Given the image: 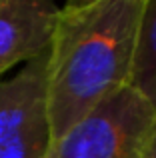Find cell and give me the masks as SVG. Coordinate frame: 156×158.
Here are the masks:
<instances>
[{
  "mask_svg": "<svg viewBox=\"0 0 156 158\" xmlns=\"http://www.w3.org/2000/svg\"><path fill=\"white\" fill-rule=\"evenodd\" d=\"M142 4L82 0L60 6L46 66L52 142L128 86Z\"/></svg>",
  "mask_w": 156,
  "mask_h": 158,
  "instance_id": "6da1fadb",
  "label": "cell"
},
{
  "mask_svg": "<svg viewBox=\"0 0 156 158\" xmlns=\"http://www.w3.org/2000/svg\"><path fill=\"white\" fill-rule=\"evenodd\" d=\"M154 132L156 108L124 86L54 140L48 158H146Z\"/></svg>",
  "mask_w": 156,
  "mask_h": 158,
  "instance_id": "7a4b0ae2",
  "label": "cell"
},
{
  "mask_svg": "<svg viewBox=\"0 0 156 158\" xmlns=\"http://www.w3.org/2000/svg\"><path fill=\"white\" fill-rule=\"evenodd\" d=\"M48 50L16 76L0 78V158H48L52 130L46 98Z\"/></svg>",
  "mask_w": 156,
  "mask_h": 158,
  "instance_id": "3957f363",
  "label": "cell"
},
{
  "mask_svg": "<svg viewBox=\"0 0 156 158\" xmlns=\"http://www.w3.org/2000/svg\"><path fill=\"white\" fill-rule=\"evenodd\" d=\"M58 12L48 0H0V76L50 48Z\"/></svg>",
  "mask_w": 156,
  "mask_h": 158,
  "instance_id": "277c9868",
  "label": "cell"
},
{
  "mask_svg": "<svg viewBox=\"0 0 156 158\" xmlns=\"http://www.w3.org/2000/svg\"><path fill=\"white\" fill-rule=\"evenodd\" d=\"M128 86L156 108V0H144L142 4Z\"/></svg>",
  "mask_w": 156,
  "mask_h": 158,
  "instance_id": "5b68a950",
  "label": "cell"
},
{
  "mask_svg": "<svg viewBox=\"0 0 156 158\" xmlns=\"http://www.w3.org/2000/svg\"><path fill=\"white\" fill-rule=\"evenodd\" d=\"M146 158H156V132H154L152 142H150V148H148V154H146Z\"/></svg>",
  "mask_w": 156,
  "mask_h": 158,
  "instance_id": "8992f818",
  "label": "cell"
}]
</instances>
